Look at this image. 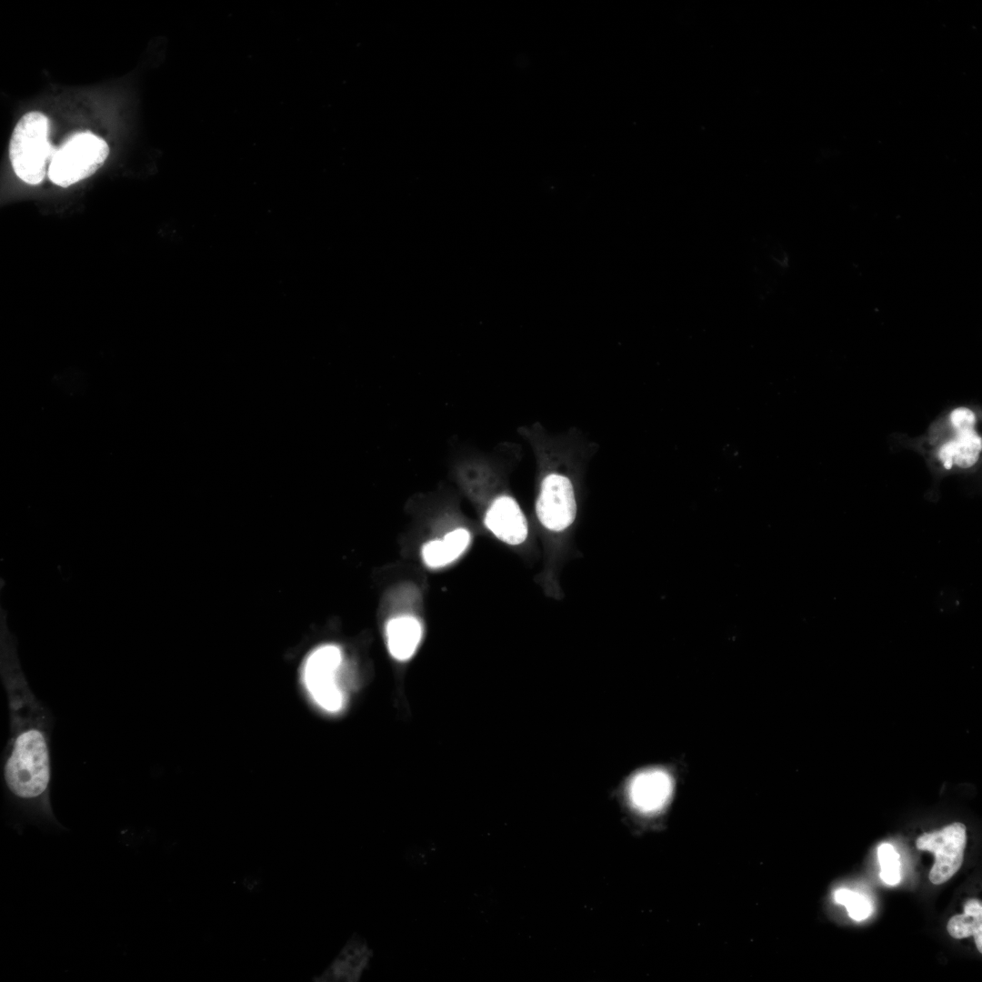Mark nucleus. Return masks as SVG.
I'll list each match as a JSON object with an SVG mask.
<instances>
[{
    "mask_svg": "<svg viewBox=\"0 0 982 982\" xmlns=\"http://www.w3.org/2000/svg\"><path fill=\"white\" fill-rule=\"evenodd\" d=\"M576 510L570 479L555 473L545 476L536 502V514L540 524L549 531L563 532L574 523Z\"/></svg>",
    "mask_w": 982,
    "mask_h": 982,
    "instance_id": "5",
    "label": "nucleus"
},
{
    "mask_svg": "<svg viewBox=\"0 0 982 982\" xmlns=\"http://www.w3.org/2000/svg\"><path fill=\"white\" fill-rule=\"evenodd\" d=\"M109 155V146L90 131L76 133L55 151L48 166V177L67 187L94 175Z\"/></svg>",
    "mask_w": 982,
    "mask_h": 982,
    "instance_id": "4",
    "label": "nucleus"
},
{
    "mask_svg": "<svg viewBox=\"0 0 982 982\" xmlns=\"http://www.w3.org/2000/svg\"><path fill=\"white\" fill-rule=\"evenodd\" d=\"M423 632L422 623L414 616L401 615L389 619L385 635L391 656L399 662L409 660L421 644Z\"/></svg>",
    "mask_w": 982,
    "mask_h": 982,
    "instance_id": "9",
    "label": "nucleus"
},
{
    "mask_svg": "<svg viewBox=\"0 0 982 982\" xmlns=\"http://www.w3.org/2000/svg\"><path fill=\"white\" fill-rule=\"evenodd\" d=\"M0 664L10 718V736L3 759L4 782L15 800L49 814L54 718L31 690L5 626L1 632Z\"/></svg>",
    "mask_w": 982,
    "mask_h": 982,
    "instance_id": "1",
    "label": "nucleus"
},
{
    "mask_svg": "<svg viewBox=\"0 0 982 982\" xmlns=\"http://www.w3.org/2000/svg\"><path fill=\"white\" fill-rule=\"evenodd\" d=\"M674 789L671 776L661 768H647L636 773L626 785L631 807L643 816H654L666 808Z\"/></svg>",
    "mask_w": 982,
    "mask_h": 982,
    "instance_id": "7",
    "label": "nucleus"
},
{
    "mask_svg": "<svg viewBox=\"0 0 982 982\" xmlns=\"http://www.w3.org/2000/svg\"><path fill=\"white\" fill-rule=\"evenodd\" d=\"M484 522L496 538L510 546L521 545L528 536L526 517L518 503L509 496H500L491 503Z\"/></svg>",
    "mask_w": 982,
    "mask_h": 982,
    "instance_id": "8",
    "label": "nucleus"
},
{
    "mask_svg": "<svg viewBox=\"0 0 982 982\" xmlns=\"http://www.w3.org/2000/svg\"><path fill=\"white\" fill-rule=\"evenodd\" d=\"M834 900L846 907L848 916L857 921L866 919L871 915L872 906L867 897L849 889L840 888L835 891Z\"/></svg>",
    "mask_w": 982,
    "mask_h": 982,
    "instance_id": "14",
    "label": "nucleus"
},
{
    "mask_svg": "<svg viewBox=\"0 0 982 982\" xmlns=\"http://www.w3.org/2000/svg\"><path fill=\"white\" fill-rule=\"evenodd\" d=\"M950 422L957 431L973 429L976 416L970 409L967 407H958L951 412Z\"/></svg>",
    "mask_w": 982,
    "mask_h": 982,
    "instance_id": "16",
    "label": "nucleus"
},
{
    "mask_svg": "<svg viewBox=\"0 0 982 982\" xmlns=\"http://www.w3.org/2000/svg\"><path fill=\"white\" fill-rule=\"evenodd\" d=\"M301 678L312 702L323 712L336 715L348 700V684L344 654L335 644L321 645L306 657Z\"/></svg>",
    "mask_w": 982,
    "mask_h": 982,
    "instance_id": "2",
    "label": "nucleus"
},
{
    "mask_svg": "<svg viewBox=\"0 0 982 982\" xmlns=\"http://www.w3.org/2000/svg\"><path fill=\"white\" fill-rule=\"evenodd\" d=\"M982 439L974 429L960 430L957 436L945 443L938 451V458L947 470L954 466L969 468L979 457Z\"/></svg>",
    "mask_w": 982,
    "mask_h": 982,
    "instance_id": "11",
    "label": "nucleus"
},
{
    "mask_svg": "<svg viewBox=\"0 0 982 982\" xmlns=\"http://www.w3.org/2000/svg\"><path fill=\"white\" fill-rule=\"evenodd\" d=\"M881 866L880 877L887 885H897L900 881L899 855L890 844H882L877 850Z\"/></svg>",
    "mask_w": 982,
    "mask_h": 982,
    "instance_id": "15",
    "label": "nucleus"
},
{
    "mask_svg": "<svg viewBox=\"0 0 982 982\" xmlns=\"http://www.w3.org/2000/svg\"><path fill=\"white\" fill-rule=\"evenodd\" d=\"M49 120L41 112L24 115L9 143V157L16 175L30 185L41 183L55 151L48 140Z\"/></svg>",
    "mask_w": 982,
    "mask_h": 982,
    "instance_id": "3",
    "label": "nucleus"
},
{
    "mask_svg": "<svg viewBox=\"0 0 982 982\" xmlns=\"http://www.w3.org/2000/svg\"><path fill=\"white\" fill-rule=\"evenodd\" d=\"M966 841V827L961 823H953L917 838L918 849L935 854V863L929 872V880L933 884L945 883L957 872L963 862Z\"/></svg>",
    "mask_w": 982,
    "mask_h": 982,
    "instance_id": "6",
    "label": "nucleus"
},
{
    "mask_svg": "<svg viewBox=\"0 0 982 982\" xmlns=\"http://www.w3.org/2000/svg\"><path fill=\"white\" fill-rule=\"evenodd\" d=\"M471 542L470 532L463 527L448 532L441 540H432L422 547V558L431 568L446 566L465 553Z\"/></svg>",
    "mask_w": 982,
    "mask_h": 982,
    "instance_id": "10",
    "label": "nucleus"
},
{
    "mask_svg": "<svg viewBox=\"0 0 982 982\" xmlns=\"http://www.w3.org/2000/svg\"><path fill=\"white\" fill-rule=\"evenodd\" d=\"M370 959V950L357 939L350 941L325 973L326 980L354 981L360 977Z\"/></svg>",
    "mask_w": 982,
    "mask_h": 982,
    "instance_id": "12",
    "label": "nucleus"
},
{
    "mask_svg": "<svg viewBox=\"0 0 982 982\" xmlns=\"http://www.w3.org/2000/svg\"><path fill=\"white\" fill-rule=\"evenodd\" d=\"M947 931L955 938L974 936L978 951L982 952V905L977 899H969L964 906V914L952 917Z\"/></svg>",
    "mask_w": 982,
    "mask_h": 982,
    "instance_id": "13",
    "label": "nucleus"
}]
</instances>
